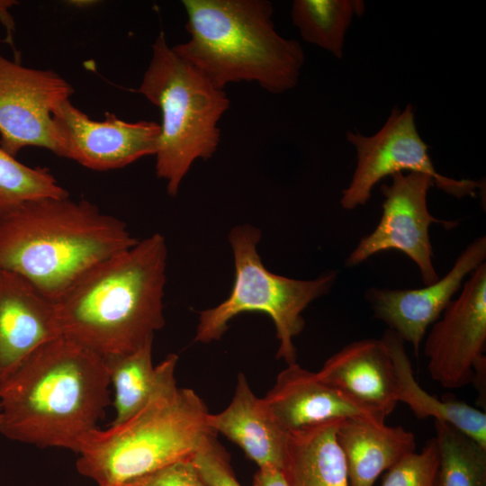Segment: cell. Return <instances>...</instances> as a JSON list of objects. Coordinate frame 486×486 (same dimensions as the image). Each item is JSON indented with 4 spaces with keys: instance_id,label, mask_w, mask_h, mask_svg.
Here are the masks:
<instances>
[{
    "instance_id": "obj_1",
    "label": "cell",
    "mask_w": 486,
    "mask_h": 486,
    "mask_svg": "<svg viewBox=\"0 0 486 486\" xmlns=\"http://www.w3.org/2000/svg\"><path fill=\"white\" fill-rule=\"evenodd\" d=\"M110 385L103 357L58 337L0 383V434L77 454L111 404Z\"/></svg>"
},
{
    "instance_id": "obj_2",
    "label": "cell",
    "mask_w": 486,
    "mask_h": 486,
    "mask_svg": "<svg viewBox=\"0 0 486 486\" xmlns=\"http://www.w3.org/2000/svg\"><path fill=\"white\" fill-rule=\"evenodd\" d=\"M166 261L154 233L88 269L54 302L61 336L103 358L152 340L165 325Z\"/></svg>"
},
{
    "instance_id": "obj_3",
    "label": "cell",
    "mask_w": 486,
    "mask_h": 486,
    "mask_svg": "<svg viewBox=\"0 0 486 486\" xmlns=\"http://www.w3.org/2000/svg\"><path fill=\"white\" fill-rule=\"evenodd\" d=\"M137 241L124 221L87 200L42 198L0 218V269L56 302L88 269Z\"/></svg>"
},
{
    "instance_id": "obj_4",
    "label": "cell",
    "mask_w": 486,
    "mask_h": 486,
    "mask_svg": "<svg viewBox=\"0 0 486 486\" xmlns=\"http://www.w3.org/2000/svg\"><path fill=\"white\" fill-rule=\"evenodd\" d=\"M187 41L173 50L219 89L256 83L272 94L298 84L305 56L301 44L280 35L267 0H183Z\"/></svg>"
},
{
    "instance_id": "obj_5",
    "label": "cell",
    "mask_w": 486,
    "mask_h": 486,
    "mask_svg": "<svg viewBox=\"0 0 486 486\" xmlns=\"http://www.w3.org/2000/svg\"><path fill=\"white\" fill-rule=\"evenodd\" d=\"M209 414L194 390L175 384L125 422L87 434L76 470L98 486H115L189 461L217 436L208 426Z\"/></svg>"
},
{
    "instance_id": "obj_6",
    "label": "cell",
    "mask_w": 486,
    "mask_h": 486,
    "mask_svg": "<svg viewBox=\"0 0 486 486\" xmlns=\"http://www.w3.org/2000/svg\"><path fill=\"white\" fill-rule=\"evenodd\" d=\"M136 92L160 110L156 174L166 181L168 194L175 196L194 162L212 158L218 148V124L230 108V98L169 47L163 32L152 45L148 67Z\"/></svg>"
},
{
    "instance_id": "obj_7",
    "label": "cell",
    "mask_w": 486,
    "mask_h": 486,
    "mask_svg": "<svg viewBox=\"0 0 486 486\" xmlns=\"http://www.w3.org/2000/svg\"><path fill=\"white\" fill-rule=\"evenodd\" d=\"M260 230L251 225L234 227L229 234L235 279L229 297L215 307L199 312L195 342L220 339L231 319L246 311H260L273 320L279 346L278 359L287 364L296 363L293 338L304 328L302 311L315 299L329 292L337 280L330 271L311 280H300L275 274L263 265L257 252Z\"/></svg>"
},
{
    "instance_id": "obj_8",
    "label": "cell",
    "mask_w": 486,
    "mask_h": 486,
    "mask_svg": "<svg viewBox=\"0 0 486 486\" xmlns=\"http://www.w3.org/2000/svg\"><path fill=\"white\" fill-rule=\"evenodd\" d=\"M346 140L356 150V166L348 186L342 191L345 210L364 206L374 186L382 178L402 171L430 176L435 185L457 198L475 196L484 188L482 181L454 179L439 174L428 153V146L419 136L411 104L392 111L383 126L374 135L348 131Z\"/></svg>"
},
{
    "instance_id": "obj_9",
    "label": "cell",
    "mask_w": 486,
    "mask_h": 486,
    "mask_svg": "<svg viewBox=\"0 0 486 486\" xmlns=\"http://www.w3.org/2000/svg\"><path fill=\"white\" fill-rule=\"evenodd\" d=\"M392 180L391 184L380 186L384 200L378 225L360 239L345 265L353 267L379 252L397 250L416 264L425 285L432 284L439 277L433 264L429 226L436 223L452 229L457 222L439 220L429 212L427 197L429 188L435 185L430 176L416 172L397 173Z\"/></svg>"
},
{
    "instance_id": "obj_10",
    "label": "cell",
    "mask_w": 486,
    "mask_h": 486,
    "mask_svg": "<svg viewBox=\"0 0 486 486\" xmlns=\"http://www.w3.org/2000/svg\"><path fill=\"white\" fill-rule=\"evenodd\" d=\"M73 93L53 70L27 68L0 53V146L13 157L27 147L58 156L53 113Z\"/></svg>"
},
{
    "instance_id": "obj_11",
    "label": "cell",
    "mask_w": 486,
    "mask_h": 486,
    "mask_svg": "<svg viewBox=\"0 0 486 486\" xmlns=\"http://www.w3.org/2000/svg\"><path fill=\"white\" fill-rule=\"evenodd\" d=\"M486 264L466 280L433 323L425 340L424 354L431 378L446 389L472 383L476 363L485 356Z\"/></svg>"
},
{
    "instance_id": "obj_12",
    "label": "cell",
    "mask_w": 486,
    "mask_h": 486,
    "mask_svg": "<svg viewBox=\"0 0 486 486\" xmlns=\"http://www.w3.org/2000/svg\"><path fill=\"white\" fill-rule=\"evenodd\" d=\"M53 122L58 157L92 170L122 168L158 150L160 126L154 122H129L111 112L94 121L70 100L57 108Z\"/></svg>"
},
{
    "instance_id": "obj_13",
    "label": "cell",
    "mask_w": 486,
    "mask_h": 486,
    "mask_svg": "<svg viewBox=\"0 0 486 486\" xmlns=\"http://www.w3.org/2000/svg\"><path fill=\"white\" fill-rule=\"evenodd\" d=\"M485 258L486 237L481 236L463 250L450 271L436 283L406 290L371 287L365 292L366 301L374 317L403 341L410 343L418 355L428 328L441 317L462 288L464 278Z\"/></svg>"
},
{
    "instance_id": "obj_14",
    "label": "cell",
    "mask_w": 486,
    "mask_h": 486,
    "mask_svg": "<svg viewBox=\"0 0 486 486\" xmlns=\"http://www.w3.org/2000/svg\"><path fill=\"white\" fill-rule=\"evenodd\" d=\"M60 336L55 302L21 275L0 269V383Z\"/></svg>"
},
{
    "instance_id": "obj_15",
    "label": "cell",
    "mask_w": 486,
    "mask_h": 486,
    "mask_svg": "<svg viewBox=\"0 0 486 486\" xmlns=\"http://www.w3.org/2000/svg\"><path fill=\"white\" fill-rule=\"evenodd\" d=\"M278 425L286 432L334 419L385 418L351 400L297 363L282 370L263 398Z\"/></svg>"
},
{
    "instance_id": "obj_16",
    "label": "cell",
    "mask_w": 486,
    "mask_h": 486,
    "mask_svg": "<svg viewBox=\"0 0 486 486\" xmlns=\"http://www.w3.org/2000/svg\"><path fill=\"white\" fill-rule=\"evenodd\" d=\"M317 374L384 418L398 404L394 367L382 339L365 338L345 346L324 363Z\"/></svg>"
},
{
    "instance_id": "obj_17",
    "label": "cell",
    "mask_w": 486,
    "mask_h": 486,
    "mask_svg": "<svg viewBox=\"0 0 486 486\" xmlns=\"http://www.w3.org/2000/svg\"><path fill=\"white\" fill-rule=\"evenodd\" d=\"M207 423L213 432L238 445L258 468H282L287 433L263 398L255 395L243 373L237 376L229 406L220 413H210Z\"/></svg>"
},
{
    "instance_id": "obj_18",
    "label": "cell",
    "mask_w": 486,
    "mask_h": 486,
    "mask_svg": "<svg viewBox=\"0 0 486 486\" xmlns=\"http://www.w3.org/2000/svg\"><path fill=\"white\" fill-rule=\"evenodd\" d=\"M336 436L346 459L349 486H374L384 471L416 450L411 431L387 426L382 419L344 418Z\"/></svg>"
},
{
    "instance_id": "obj_19",
    "label": "cell",
    "mask_w": 486,
    "mask_h": 486,
    "mask_svg": "<svg viewBox=\"0 0 486 486\" xmlns=\"http://www.w3.org/2000/svg\"><path fill=\"white\" fill-rule=\"evenodd\" d=\"M342 419L287 433L281 470L289 486H349L346 459L336 436Z\"/></svg>"
},
{
    "instance_id": "obj_20",
    "label": "cell",
    "mask_w": 486,
    "mask_h": 486,
    "mask_svg": "<svg viewBox=\"0 0 486 486\" xmlns=\"http://www.w3.org/2000/svg\"><path fill=\"white\" fill-rule=\"evenodd\" d=\"M152 345L153 339L133 352L104 358L114 390L115 417L110 426L125 422L158 393L176 384L178 356L169 354L154 366Z\"/></svg>"
},
{
    "instance_id": "obj_21",
    "label": "cell",
    "mask_w": 486,
    "mask_h": 486,
    "mask_svg": "<svg viewBox=\"0 0 486 486\" xmlns=\"http://www.w3.org/2000/svg\"><path fill=\"white\" fill-rule=\"evenodd\" d=\"M392 360L398 402L409 406L418 418H434L453 426L486 448V414L467 403L455 400H440L427 392L417 382L404 341L388 329L381 338Z\"/></svg>"
},
{
    "instance_id": "obj_22",
    "label": "cell",
    "mask_w": 486,
    "mask_h": 486,
    "mask_svg": "<svg viewBox=\"0 0 486 486\" xmlns=\"http://www.w3.org/2000/svg\"><path fill=\"white\" fill-rule=\"evenodd\" d=\"M364 12L360 0H295L291 17L305 41L341 58L347 29Z\"/></svg>"
},
{
    "instance_id": "obj_23",
    "label": "cell",
    "mask_w": 486,
    "mask_h": 486,
    "mask_svg": "<svg viewBox=\"0 0 486 486\" xmlns=\"http://www.w3.org/2000/svg\"><path fill=\"white\" fill-rule=\"evenodd\" d=\"M434 424L438 448L434 486H486V448L447 423Z\"/></svg>"
},
{
    "instance_id": "obj_24",
    "label": "cell",
    "mask_w": 486,
    "mask_h": 486,
    "mask_svg": "<svg viewBox=\"0 0 486 486\" xmlns=\"http://www.w3.org/2000/svg\"><path fill=\"white\" fill-rule=\"evenodd\" d=\"M66 196L48 168L26 166L0 146V218L32 201Z\"/></svg>"
},
{
    "instance_id": "obj_25",
    "label": "cell",
    "mask_w": 486,
    "mask_h": 486,
    "mask_svg": "<svg viewBox=\"0 0 486 486\" xmlns=\"http://www.w3.org/2000/svg\"><path fill=\"white\" fill-rule=\"evenodd\" d=\"M438 467V448L435 437L420 452L406 455L383 476L381 486H434Z\"/></svg>"
},
{
    "instance_id": "obj_26",
    "label": "cell",
    "mask_w": 486,
    "mask_h": 486,
    "mask_svg": "<svg viewBox=\"0 0 486 486\" xmlns=\"http://www.w3.org/2000/svg\"><path fill=\"white\" fill-rule=\"evenodd\" d=\"M191 462L207 486H241L232 471L229 454L216 436L198 450Z\"/></svg>"
},
{
    "instance_id": "obj_27",
    "label": "cell",
    "mask_w": 486,
    "mask_h": 486,
    "mask_svg": "<svg viewBox=\"0 0 486 486\" xmlns=\"http://www.w3.org/2000/svg\"><path fill=\"white\" fill-rule=\"evenodd\" d=\"M115 486H207L191 460L178 462Z\"/></svg>"
},
{
    "instance_id": "obj_28",
    "label": "cell",
    "mask_w": 486,
    "mask_h": 486,
    "mask_svg": "<svg viewBox=\"0 0 486 486\" xmlns=\"http://www.w3.org/2000/svg\"><path fill=\"white\" fill-rule=\"evenodd\" d=\"M252 486H289L279 468H258L253 478Z\"/></svg>"
},
{
    "instance_id": "obj_29",
    "label": "cell",
    "mask_w": 486,
    "mask_h": 486,
    "mask_svg": "<svg viewBox=\"0 0 486 486\" xmlns=\"http://www.w3.org/2000/svg\"><path fill=\"white\" fill-rule=\"evenodd\" d=\"M486 357H482L474 365L473 378L472 383L474 384L475 389L479 393V400L482 401L481 406L483 404L485 409L486 401Z\"/></svg>"
},
{
    "instance_id": "obj_30",
    "label": "cell",
    "mask_w": 486,
    "mask_h": 486,
    "mask_svg": "<svg viewBox=\"0 0 486 486\" xmlns=\"http://www.w3.org/2000/svg\"><path fill=\"white\" fill-rule=\"evenodd\" d=\"M15 4H17L16 1L0 0V22L6 31V38L9 42L12 41L13 32L14 31V21L10 9Z\"/></svg>"
}]
</instances>
